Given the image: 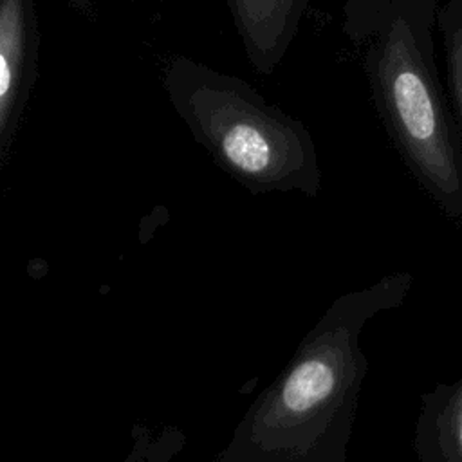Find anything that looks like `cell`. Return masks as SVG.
<instances>
[{
    "label": "cell",
    "mask_w": 462,
    "mask_h": 462,
    "mask_svg": "<svg viewBox=\"0 0 462 462\" xmlns=\"http://www.w3.org/2000/svg\"><path fill=\"white\" fill-rule=\"evenodd\" d=\"M184 114L236 170L260 175L291 152L296 132L291 119L253 101L238 88L202 83L184 97Z\"/></svg>",
    "instance_id": "2"
},
{
    "label": "cell",
    "mask_w": 462,
    "mask_h": 462,
    "mask_svg": "<svg viewBox=\"0 0 462 462\" xmlns=\"http://www.w3.org/2000/svg\"><path fill=\"white\" fill-rule=\"evenodd\" d=\"M334 388V374L328 365L310 359L300 365L287 379L282 399L292 411H305L321 402Z\"/></svg>",
    "instance_id": "6"
},
{
    "label": "cell",
    "mask_w": 462,
    "mask_h": 462,
    "mask_svg": "<svg viewBox=\"0 0 462 462\" xmlns=\"http://www.w3.org/2000/svg\"><path fill=\"white\" fill-rule=\"evenodd\" d=\"M419 444L424 462H462V377L426 397Z\"/></svg>",
    "instance_id": "5"
},
{
    "label": "cell",
    "mask_w": 462,
    "mask_h": 462,
    "mask_svg": "<svg viewBox=\"0 0 462 462\" xmlns=\"http://www.w3.org/2000/svg\"><path fill=\"white\" fill-rule=\"evenodd\" d=\"M29 14L25 0L0 4V132L5 134L18 112L29 54Z\"/></svg>",
    "instance_id": "4"
},
{
    "label": "cell",
    "mask_w": 462,
    "mask_h": 462,
    "mask_svg": "<svg viewBox=\"0 0 462 462\" xmlns=\"http://www.w3.org/2000/svg\"><path fill=\"white\" fill-rule=\"evenodd\" d=\"M388 119L426 188L448 217L462 218V159L431 76L404 18H395L377 63Z\"/></svg>",
    "instance_id": "1"
},
{
    "label": "cell",
    "mask_w": 462,
    "mask_h": 462,
    "mask_svg": "<svg viewBox=\"0 0 462 462\" xmlns=\"http://www.w3.org/2000/svg\"><path fill=\"white\" fill-rule=\"evenodd\" d=\"M449 81L462 123V18L455 27L449 42Z\"/></svg>",
    "instance_id": "7"
},
{
    "label": "cell",
    "mask_w": 462,
    "mask_h": 462,
    "mask_svg": "<svg viewBox=\"0 0 462 462\" xmlns=\"http://www.w3.org/2000/svg\"><path fill=\"white\" fill-rule=\"evenodd\" d=\"M305 0H231L235 20L256 69L271 72L283 56Z\"/></svg>",
    "instance_id": "3"
}]
</instances>
